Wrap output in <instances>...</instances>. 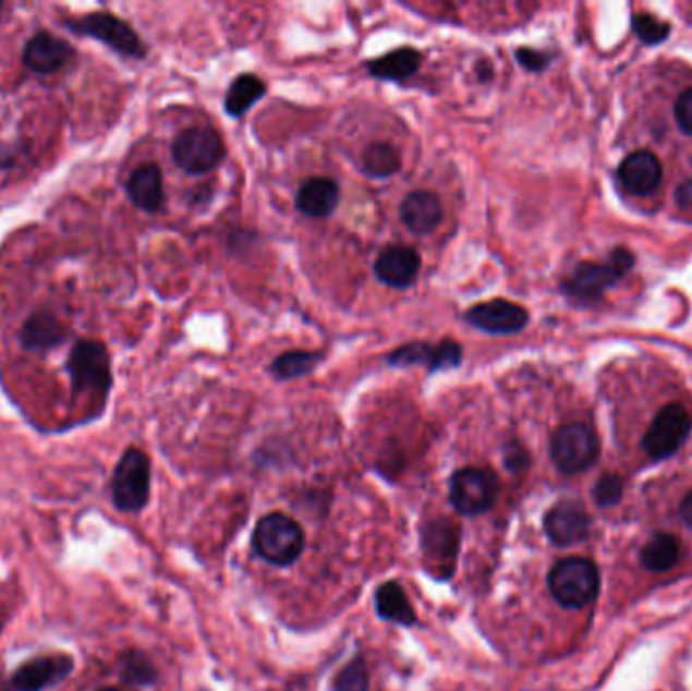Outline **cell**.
<instances>
[{
	"label": "cell",
	"mask_w": 692,
	"mask_h": 691,
	"mask_svg": "<svg viewBox=\"0 0 692 691\" xmlns=\"http://www.w3.org/2000/svg\"><path fill=\"white\" fill-rule=\"evenodd\" d=\"M634 268V254L626 247H616L606 264L581 262L561 282V292L578 303H595L606 290L616 287Z\"/></svg>",
	"instance_id": "1"
},
{
	"label": "cell",
	"mask_w": 692,
	"mask_h": 691,
	"mask_svg": "<svg viewBox=\"0 0 692 691\" xmlns=\"http://www.w3.org/2000/svg\"><path fill=\"white\" fill-rule=\"evenodd\" d=\"M65 27L77 35L96 39L122 58L144 59L148 53L146 44L138 37V33L132 29V25L112 13L99 11L89 15L73 16L65 21Z\"/></svg>",
	"instance_id": "2"
},
{
	"label": "cell",
	"mask_w": 692,
	"mask_h": 691,
	"mask_svg": "<svg viewBox=\"0 0 692 691\" xmlns=\"http://www.w3.org/2000/svg\"><path fill=\"white\" fill-rule=\"evenodd\" d=\"M254 547L266 562L290 566L304 549V532L294 519L283 513H269L255 528Z\"/></svg>",
	"instance_id": "3"
},
{
	"label": "cell",
	"mask_w": 692,
	"mask_h": 691,
	"mask_svg": "<svg viewBox=\"0 0 692 691\" xmlns=\"http://www.w3.org/2000/svg\"><path fill=\"white\" fill-rule=\"evenodd\" d=\"M549 589L559 605L583 608L594 601L599 591L597 566L587 558H566L553 566Z\"/></svg>",
	"instance_id": "4"
},
{
	"label": "cell",
	"mask_w": 692,
	"mask_h": 691,
	"mask_svg": "<svg viewBox=\"0 0 692 691\" xmlns=\"http://www.w3.org/2000/svg\"><path fill=\"white\" fill-rule=\"evenodd\" d=\"M71 384L75 391L106 398L112 388V363L104 343L84 339L71 349L68 360Z\"/></svg>",
	"instance_id": "5"
},
{
	"label": "cell",
	"mask_w": 692,
	"mask_h": 691,
	"mask_svg": "<svg viewBox=\"0 0 692 691\" xmlns=\"http://www.w3.org/2000/svg\"><path fill=\"white\" fill-rule=\"evenodd\" d=\"M226 157V143L221 134L211 129L183 130L172 143L174 165L193 177L211 173Z\"/></svg>",
	"instance_id": "6"
},
{
	"label": "cell",
	"mask_w": 692,
	"mask_h": 691,
	"mask_svg": "<svg viewBox=\"0 0 692 691\" xmlns=\"http://www.w3.org/2000/svg\"><path fill=\"white\" fill-rule=\"evenodd\" d=\"M597 457L599 440L592 426L583 422H569L553 433L551 461L561 473L575 475L587 471Z\"/></svg>",
	"instance_id": "7"
},
{
	"label": "cell",
	"mask_w": 692,
	"mask_h": 691,
	"mask_svg": "<svg viewBox=\"0 0 692 691\" xmlns=\"http://www.w3.org/2000/svg\"><path fill=\"white\" fill-rule=\"evenodd\" d=\"M150 459L141 448H128L116 464L112 478L113 504L120 511L136 513L148 504Z\"/></svg>",
	"instance_id": "8"
},
{
	"label": "cell",
	"mask_w": 692,
	"mask_h": 691,
	"mask_svg": "<svg viewBox=\"0 0 692 691\" xmlns=\"http://www.w3.org/2000/svg\"><path fill=\"white\" fill-rule=\"evenodd\" d=\"M691 428L689 410L679 402L666 403L644 434L642 448L654 461H663L672 457L684 445Z\"/></svg>",
	"instance_id": "9"
},
{
	"label": "cell",
	"mask_w": 692,
	"mask_h": 691,
	"mask_svg": "<svg viewBox=\"0 0 692 691\" xmlns=\"http://www.w3.org/2000/svg\"><path fill=\"white\" fill-rule=\"evenodd\" d=\"M498 489L500 485L493 471L466 466L453 473L450 481V501L456 511L464 516H481L495 505Z\"/></svg>",
	"instance_id": "10"
},
{
	"label": "cell",
	"mask_w": 692,
	"mask_h": 691,
	"mask_svg": "<svg viewBox=\"0 0 692 691\" xmlns=\"http://www.w3.org/2000/svg\"><path fill=\"white\" fill-rule=\"evenodd\" d=\"M529 311L521 304L505 299H493L474 304L464 313V320L474 329L488 335H517L529 325Z\"/></svg>",
	"instance_id": "11"
},
{
	"label": "cell",
	"mask_w": 692,
	"mask_h": 691,
	"mask_svg": "<svg viewBox=\"0 0 692 691\" xmlns=\"http://www.w3.org/2000/svg\"><path fill=\"white\" fill-rule=\"evenodd\" d=\"M373 270L377 280L389 289H410L422 270V256L410 245H389L379 254Z\"/></svg>",
	"instance_id": "12"
},
{
	"label": "cell",
	"mask_w": 692,
	"mask_h": 691,
	"mask_svg": "<svg viewBox=\"0 0 692 691\" xmlns=\"http://www.w3.org/2000/svg\"><path fill=\"white\" fill-rule=\"evenodd\" d=\"M75 59V51L65 39L49 31H39L28 39L23 61L31 72L51 75L61 72Z\"/></svg>",
	"instance_id": "13"
},
{
	"label": "cell",
	"mask_w": 692,
	"mask_h": 691,
	"mask_svg": "<svg viewBox=\"0 0 692 691\" xmlns=\"http://www.w3.org/2000/svg\"><path fill=\"white\" fill-rule=\"evenodd\" d=\"M590 516L578 501H561L545 516V532L555 546H573L590 535Z\"/></svg>",
	"instance_id": "14"
},
{
	"label": "cell",
	"mask_w": 692,
	"mask_h": 691,
	"mask_svg": "<svg viewBox=\"0 0 692 691\" xmlns=\"http://www.w3.org/2000/svg\"><path fill=\"white\" fill-rule=\"evenodd\" d=\"M403 226L415 235H427L438 230L444 219V207L434 191H413L399 205Z\"/></svg>",
	"instance_id": "15"
},
{
	"label": "cell",
	"mask_w": 692,
	"mask_h": 691,
	"mask_svg": "<svg viewBox=\"0 0 692 691\" xmlns=\"http://www.w3.org/2000/svg\"><path fill=\"white\" fill-rule=\"evenodd\" d=\"M73 669V662L68 655H56V657H39L35 662H28L14 671L11 679V691H41L63 677Z\"/></svg>",
	"instance_id": "16"
},
{
	"label": "cell",
	"mask_w": 692,
	"mask_h": 691,
	"mask_svg": "<svg viewBox=\"0 0 692 691\" xmlns=\"http://www.w3.org/2000/svg\"><path fill=\"white\" fill-rule=\"evenodd\" d=\"M620 183L634 195H651L663 181V165L651 150H636L620 165Z\"/></svg>",
	"instance_id": "17"
},
{
	"label": "cell",
	"mask_w": 692,
	"mask_h": 691,
	"mask_svg": "<svg viewBox=\"0 0 692 691\" xmlns=\"http://www.w3.org/2000/svg\"><path fill=\"white\" fill-rule=\"evenodd\" d=\"M339 203V183L330 177H312L298 189L296 209L302 216L325 219L337 211Z\"/></svg>",
	"instance_id": "18"
},
{
	"label": "cell",
	"mask_w": 692,
	"mask_h": 691,
	"mask_svg": "<svg viewBox=\"0 0 692 691\" xmlns=\"http://www.w3.org/2000/svg\"><path fill=\"white\" fill-rule=\"evenodd\" d=\"M130 202L146 214H158L165 205V181L162 171L155 162L141 165L134 169L126 183Z\"/></svg>",
	"instance_id": "19"
},
{
	"label": "cell",
	"mask_w": 692,
	"mask_h": 691,
	"mask_svg": "<svg viewBox=\"0 0 692 691\" xmlns=\"http://www.w3.org/2000/svg\"><path fill=\"white\" fill-rule=\"evenodd\" d=\"M420 65L422 53L415 47H399L381 58L367 61V72L371 77L383 82H405L420 72Z\"/></svg>",
	"instance_id": "20"
},
{
	"label": "cell",
	"mask_w": 692,
	"mask_h": 691,
	"mask_svg": "<svg viewBox=\"0 0 692 691\" xmlns=\"http://www.w3.org/2000/svg\"><path fill=\"white\" fill-rule=\"evenodd\" d=\"M63 339H65L63 325L49 313H35L33 317L27 318L21 331V343L35 353L51 351L57 346H61Z\"/></svg>",
	"instance_id": "21"
},
{
	"label": "cell",
	"mask_w": 692,
	"mask_h": 691,
	"mask_svg": "<svg viewBox=\"0 0 692 691\" xmlns=\"http://www.w3.org/2000/svg\"><path fill=\"white\" fill-rule=\"evenodd\" d=\"M268 92V86L264 84L262 77L255 73H241L238 75L226 94V112L231 118H241L254 108L257 101L262 100Z\"/></svg>",
	"instance_id": "22"
},
{
	"label": "cell",
	"mask_w": 692,
	"mask_h": 691,
	"mask_svg": "<svg viewBox=\"0 0 692 691\" xmlns=\"http://www.w3.org/2000/svg\"><path fill=\"white\" fill-rule=\"evenodd\" d=\"M361 169L368 179H389L401 171V153L385 141L368 143L361 155Z\"/></svg>",
	"instance_id": "23"
},
{
	"label": "cell",
	"mask_w": 692,
	"mask_h": 691,
	"mask_svg": "<svg viewBox=\"0 0 692 691\" xmlns=\"http://www.w3.org/2000/svg\"><path fill=\"white\" fill-rule=\"evenodd\" d=\"M323 361H325V353L320 351H302V349L286 351L274 360L269 372L278 381H290V379L314 374L323 365Z\"/></svg>",
	"instance_id": "24"
},
{
	"label": "cell",
	"mask_w": 692,
	"mask_h": 691,
	"mask_svg": "<svg viewBox=\"0 0 692 691\" xmlns=\"http://www.w3.org/2000/svg\"><path fill=\"white\" fill-rule=\"evenodd\" d=\"M377 615L383 620H391L403 627H411L415 622V613L403 589L397 582H387L377 591L375 596Z\"/></svg>",
	"instance_id": "25"
},
{
	"label": "cell",
	"mask_w": 692,
	"mask_h": 691,
	"mask_svg": "<svg viewBox=\"0 0 692 691\" xmlns=\"http://www.w3.org/2000/svg\"><path fill=\"white\" fill-rule=\"evenodd\" d=\"M679 540L670 533H656L646 546L642 547L640 560L651 572H666L679 562Z\"/></svg>",
	"instance_id": "26"
},
{
	"label": "cell",
	"mask_w": 692,
	"mask_h": 691,
	"mask_svg": "<svg viewBox=\"0 0 692 691\" xmlns=\"http://www.w3.org/2000/svg\"><path fill=\"white\" fill-rule=\"evenodd\" d=\"M425 551L444 556V558H453L458 551V530L452 523H429L424 532Z\"/></svg>",
	"instance_id": "27"
},
{
	"label": "cell",
	"mask_w": 692,
	"mask_h": 691,
	"mask_svg": "<svg viewBox=\"0 0 692 691\" xmlns=\"http://www.w3.org/2000/svg\"><path fill=\"white\" fill-rule=\"evenodd\" d=\"M432 353H434V347L429 346V343L411 341V343L393 349L385 357V363L389 367H397V369H408V367H417V365L427 367L429 361H432Z\"/></svg>",
	"instance_id": "28"
},
{
	"label": "cell",
	"mask_w": 692,
	"mask_h": 691,
	"mask_svg": "<svg viewBox=\"0 0 692 691\" xmlns=\"http://www.w3.org/2000/svg\"><path fill=\"white\" fill-rule=\"evenodd\" d=\"M122 677L128 683L148 686L156 679L155 665L141 651H130L122 657Z\"/></svg>",
	"instance_id": "29"
},
{
	"label": "cell",
	"mask_w": 692,
	"mask_h": 691,
	"mask_svg": "<svg viewBox=\"0 0 692 691\" xmlns=\"http://www.w3.org/2000/svg\"><path fill=\"white\" fill-rule=\"evenodd\" d=\"M464 361V349L453 341V339H444L439 346L434 347L432 361L427 365V374L434 375L438 372H452L458 369Z\"/></svg>",
	"instance_id": "30"
},
{
	"label": "cell",
	"mask_w": 692,
	"mask_h": 691,
	"mask_svg": "<svg viewBox=\"0 0 692 691\" xmlns=\"http://www.w3.org/2000/svg\"><path fill=\"white\" fill-rule=\"evenodd\" d=\"M632 27H634L638 39L646 45L663 44L670 35V25L651 15V13H638V15H634Z\"/></svg>",
	"instance_id": "31"
},
{
	"label": "cell",
	"mask_w": 692,
	"mask_h": 691,
	"mask_svg": "<svg viewBox=\"0 0 692 691\" xmlns=\"http://www.w3.org/2000/svg\"><path fill=\"white\" fill-rule=\"evenodd\" d=\"M368 671L367 663L363 657H356L347 667L340 669L339 676L335 679V691H367Z\"/></svg>",
	"instance_id": "32"
},
{
	"label": "cell",
	"mask_w": 692,
	"mask_h": 691,
	"mask_svg": "<svg viewBox=\"0 0 692 691\" xmlns=\"http://www.w3.org/2000/svg\"><path fill=\"white\" fill-rule=\"evenodd\" d=\"M623 481L618 475H604L594 487L595 504L611 507L622 499Z\"/></svg>",
	"instance_id": "33"
},
{
	"label": "cell",
	"mask_w": 692,
	"mask_h": 691,
	"mask_svg": "<svg viewBox=\"0 0 692 691\" xmlns=\"http://www.w3.org/2000/svg\"><path fill=\"white\" fill-rule=\"evenodd\" d=\"M514 58L526 72L541 73L551 65L553 53L543 49H533V47H519L514 51Z\"/></svg>",
	"instance_id": "34"
},
{
	"label": "cell",
	"mask_w": 692,
	"mask_h": 691,
	"mask_svg": "<svg viewBox=\"0 0 692 691\" xmlns=\"http://www.w3.org/2000/svg\"><path fill=\"white\" fill-rule=\"evenodd\" d=\"M675 116L679 129L692 136V87L680 94L679 100L675 104Z\"/></svg>",
	"instance_id": "35"
},
{
	"label": "cell",
	"mask_w": 692,
	"mask_h": 691,
	"mask_svg": "<svg viewBox=\"0 0 692 691\" xmlns=\"http://www.w3.org/2000/svg\"><path fill=\"white\" fill-rule=\"evenodd\" d=\"M505 464L509 466L510 471H523L524 466L529 464V454L521 445L512 443L507 447L505 452Z\"/></svg>",
	"instance_id": "36"
},
{
	"label": "cell",
	"mask_w": 692,
	"mask_h": 691,
	"mask_svg": "<svg viewBox=\"0 0 692 691\" xmlns=\"http://www.w3.org/2000/svg\"><path fill=\"white\" fill-rule=\"evenodd\" d=\"M677 203H679L682 209H691L692 207V179L691 181H684L680 183L677 189Z\"/></svg>",
	"instance_id": "37"
},
{
	"label": "cell",
	"mask_w": 692,
	"mask_h": 691,
	"mask_svg": "<svg viewBox=\"0 0 692 691\" xmlns=\"http://www.w3.org/2000/svg\"><path fill=\"white\" fill-rule=\"evenodd\" d=\"M680 516L687 521V525L692 528V490L687 495V499L680 505Z\"/></svg>",
	"instance_id": "38"
},
{
	"label": "cell",
	"mask_w": 692,
	"mask_h": 691,
	"mask_svg": "<svg viewBox=\"0 0 692 691\" xmlns=\"http://www.w3.org/2000/svg\"><path fill=\"white\" fill-rule=\"evenodd\" d=\"M99 691H122V690H116V688H104V690H99Z\"/></svg>",
	"instance_id": "39"
}]
</instances>
